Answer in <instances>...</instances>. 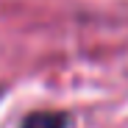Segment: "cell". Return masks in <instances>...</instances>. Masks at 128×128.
Listing matches in <instances>:
<instances>
[{"instance_id": "6da1fadb", "label": "cell", "mask_w": 128, "mask_h": 128, "mask_svg": "<svg viewBox=\"0 0 128 128\" xmlns=\"http://www.w3.org/2000/svg\"><path fill=\"white\" fill-rule=\"evenodd\" d=\"M70 117L61 112H34L25 117L22 128H67Z\"/></svg>"}]
</instances>
